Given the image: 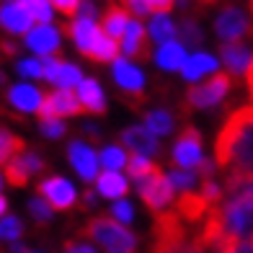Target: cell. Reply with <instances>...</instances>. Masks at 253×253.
<instances>
[{
	"label": "cell",
	"mask_w": 253,
	"mask_h": 253,
	"mask_svg": "<svg viewBox=\"0 0 253 253\" xmlns=\"http://www.w3.org/2000/svg\"><path fill=\"white\" fill-rule=\"evenodd\" d=\"M34 18L29 16V10L21 3H0V29L8 31V34H26L31 31Z\"/></svg>",
	"instance_id": "obj_16"
},
{
	"label": "cell",
	"mask_w": 253,
	"mask_h": 253,
	"mask_svg": "<svg viewBox=\"0 0 253 253\" xmlns=\"http://www.w3.org/2000/svg\"><path fill=\"white\" fill-rule=\"evenodd\" d=\"M147 37H150V42H158L160 47H163V44L176 42L178 26L173 24V18H170L168 13H158V16H153L150 26H147Z\"/></svg>",
	"instance_id": "obj_26"
},
{
	"label": "cell",
	"mask_w": 253,
	"mask_h": 253,
	"mask_svg": "<svg viewBox=\"0 0 253 253\" xmlns=\"http://www.w3.org/2000/svg\"><path fill=\"white\" fill-rule=\"evenodd\" d=\"M96 189L101 197L106 199H124L126 194H129V181H126L122 173H114V170H103V173H98L96 178Z\"/></svg>",
	"instance_id": "obj_23"
},
{
	"label": "cell",
	"mask_w": 253,
	"mask_h": 253,
	"mask_svg": "<svg viewBox=\"0 0 253 253\" xmlns=\"http://www.w3.org/2000/svg\"><path fill=\"white\" fill-rule=\"evenodd\" d=\"M21 158H24V163H26L31 176L34 173H44V170H47V160H44L37 150H24V153H21Z\"/></svg>",
	"instance_id": "obj_40"
},
{
	"label": "cell",
	"mask_w": 253,
	"mask_h": 253,
	"mask_svg": "<svg viewBox=\"0 0 253 253\" xmlns=\"http://www.w3.org/2000/svg\"><path fill=\"white\" fill-rule=\"evenodd\" d=\"M37 194L52 207V210H60V212H70L78 204V191L65 176L42 178L39 186H37Z\"/></svg>",
	"instance_id": "obj_9"
},
{
	"label": "cell",
	"mask_w": 253,
	"mask_h": 253,
	"mask_svg": "<svg viewBox=\"0 0 253 253\" xmlns=\"http://www.w3.org/2000/svg\"><path fill=\"white\" fill-rule=\"evenodd\" d=\"M222 253H253V240L251 243H230Z\"/></svg>",
	"instance_id": "obj_44"
},
{
	"label": "cell",
	"mask_w": 253,
	"mask_h": 253,
	"mask_svg": "<svg viewBox=\"0 0 253 253\" xmlns=\"http://www.w3.org/2000/svg\"><path fill=\"white\" fill-rule=\"evenodd\" d=\"M233 85H235V78L230 73H214L204 80L199 85H191L186 90V96L181 101V111L183 114H191V111H204V109H212L217 103H222L230 93H233Z\"/></svg>",
	"instance_id": "obj_3"
},
{
	"label": "cell",
	"mask_w": 253,
	"mask_h": 253,
	"mask_svg": "<svg viewBox=\"0 0 253 253\" xmlns=\"http://www.w3.org/2000/svg\"><path fill=\"white\" fill-rule=\"evenodd\" d=\"M29 214L34 217V222H37V225H49L52 222V207L44 202L39 194L29 199Z\"/></svg>",
	"instance_id": "obj_36"
},
{
	"label": "cell",
	"mask_w": 253,
	"mask_h": 253,
	"mask_svg": "<svg viewBox=\"0 0 253 253\" xmlns=\"http://www.w3.org/2000/svg\"><path fill=\"white\" fill-rule=\"evenodd\" d=\"M214 163L227 173L253 176V106L227 114L214 137Z\"/></svg>",
	"instance_id": "obj_1"
},
{
	"label": "cell",
	"mask_w": 253,
	"mask_h": 253,
	"mask_svg": "<svg viewBox=\"0 0 253 253\" xmlns=\"http://www.w3.org/2000/svg\"><path fill=\"white\" fill-rule=\"evenodd\" d=\"M5 212H8V199L3 197V194H0V220L5 217Z\"/></svg>",
	"instance_id": "obj_50"
},
{
	"label": "cell",
	"mask_w": 253,
	"mask_h": 253,
	"mask_svg": "<svg viewBox=\"0 0 253 253\" xmlns=\"http://www.w3.org/2000/svg\"><path fill=\"white\" fill-rule=\"evenodd\" d=\"M75 114H83L78 96L73 90H54V93L44 96L39 119H62V117H75Z\"/></svg>",
	"instance_id": "obj_13"
},
{
	"label": "cell",
	"mask_w": 253,
	"mask_h": 253,
	"mask_svg": "<svg viewBox=\"0 0 253 253\" xmlns=\"http://www.w3.org/2000/svg\"><path fill=\"white\" fill-rule=\"evenodd\" d=\"M78 101L83 106V111H90V114H106L109 109L106 93H103V88L96 78H85L78 85Z\"/></svg>",
	"instance_id": "obj_19"
},
{
	"label": "cell",
	"mask_w": 253,
	"mask_h": 253,
	"mask_svg": "<svg viewBox=\"0 0 253 253\" xmlns=\"http://www.w3.org/2000/svg\"><path fill=\"white\" fill-rule=\"evenodd\" d=\"M142 119H145V126L150 129L153 134L163 137V134H170L173 132V114L166 111V109H150V111H142Z\"/></svg>",
	"instance_id": "obj_27"
},
{
	"label": "cell",
	"mask_w": 253,
	"mask_h": 253,
	"mask_svg": "<svg viewBox=\"0 0 253 253\" xmlns=\"http://www.w3.org/2000/svg\"><path fill=\"white\" fill-rule=\"evenodd\" d=\"M98 160L103 163V168H106V170H114V173H117L119 168H124V166H126V155H124V150H122L119 145H109V147H103L101 155H98Z\"/></svg>",
	"instance_id": "obj_33"
},
{
	"label": "cell",
	"mask_w": 253,
	"mask_h": 253,
	"mask_svg": "<svg viewBox=\"0 0 253 253\" xmlns=\"http://www.w3.org/2000/svg\"><path fill=\"white\" fill-rule=\"evenodd\" d=\"M80 132H83L85 137H90L93 142H98V140H101V129H98L96 124H83V129H80Z\"/></svg>",
	"instance_id": "obj_46"
},
{
	"label": "cell",
	"mask_w": 253,
	"mask_h": 253,
	"mask_svg": "<svg viewBox=\"0 0 253 253\" xmlns=\"http://www.w3.org/2000/svg\"><path fill=\"white\" fill-rule=\"evenodd\" d=\"M52 8L60 10V13H65V16H78L80 3H75V0H57V3H52Z\"/></svg>",
	"instance_id": "obj_42"
},
{
	"label": "cell",
	"mask_w": 253,
	"mask_h": 253,
	"mask_svg": "<svg viewBox=\"0 0 253 253\" xmlns=\"http://www.w3.org/2000/svg\"><path fill=\"white\" fill-rule=\"evenodd\" d=\"M67 37H73V42H75V47H78V52L80 54H88V49H90V42H93V34H96V24L93 21H85V18H78L75 16V21L73 24H65V26H60Z\"/></svg>",
	"instance_id": "obj_24"
},
{
	"label": "cell",
	"mask_w": 253,
	"mask_h": 253,
	"mask_svg": "<svg viewBox=\"0 0 253 253\" xmlns=\"http://www.w3.org/2000/svg\"><path fill=\"white\" fill-rule=\"evenodd\" d=\"M119 52H122V49L117 47V42H114L111 37H106V34H103V29H96L85 60H93V62H98V65H114V62L119 60Z\"/></svg>",
	"instance_id": "obj_20"
},
{
	"label": "cell",
	"mask_w": 253,
	"mask_h": 253,
	"mask_svg": "<svg viewBox=\"0 0 253 253\" xmlns=\"http://www.w3.org/2000/svg\"><path fill=\"white\" fill-rule=\"evenodd\" d=\"M83 235L96 240L106 253H137V238L114 217H90L83 225Z\"/></svg>",
	"instance_id": "obj_2"
},
{
	"label": "cell",
	"mask_w": 253,
	"mask_h": 253,
	"mask_svg": "<svg viewBox=\"0 0 253 253\" xmlns=\"http://www.w3.org/2000/svg\"><path fill=\"white\" fill-rule=\"evenodd\" d=\"M155 170H158V166L153 163L150 158L132 155L129 160H126V173H129V176L134 178V183H137V181H142V178H147L150 173H155Z\"/></svg>",
	"instance_id": "obj_31"
},
{
	"label": "cell",
	"mask_w": 253,
	"mask_h": 253,
	"mask_svg": "<svg viewBox=\"0 0 253 253\" xmlns=\"http://www.w3.org/2000/svg\"><path fill=\"white\" fill-rule=\"evenodd\" d=\"M16 73L21 78H26V80H39V78H44L42 60H34V57H29V60H18L16 62Z\"/></svg>",
	"instance_id": "obj_37"
},
{
	"label": "cell",
	"mask_w": 253,
	"mask_h": 253,
	"mask_svg": "<svg viewBox=\"0 0 253 253\" xmlns=\"http://www.w3.org/2000/svg\"><path fill=\"white\" fill-rule=\"evenodd\" d=\"M5 98L8 103L13 106L16 111L21 114H34L42 109V103H44V96H42V90L37 85H29V83H18V85H10L5 90Z\"/></svg>",
	"instance_id": "obj_17"
},
{
	"label": "cell",
	"mask_w": 253,
	"mask_h": 253,
	"mask_svg": "<svg viewBox=\"0 0 253 253\" xmlns=\"http://www.w3.org/2000/svg\"><path fill=\"white\" fill-rule=\"evenodd\" d=\"M90 207H96V191L85 189L83 191V202H80V210H90Z\"/></svg>",
	"instance_id": "obj_45"
},
{
	"label": "cell",
	"mask_w": 253,
	"mask_h": 253,
	"mask_svg": "<svg viewBox=\"0 0 253 253\" xmlns=\"http://www.w3.org/2000/svg\"><path fill=\"white\" fill-rule=\"evenodd\" d=\"M170 160L178 166V170H197L204 160L202 153V134L197 126L186 124L183 129L178 132L176 142H173V150H170Z\"/></svg>",
	"instance_id": "obj_8"
},
{
	"label": "cell",
	"mask_w": 253,
	"mask_h": 253,
	"mask_svg": "<svg viewBox=\"0 0 253 253\" xmlns=\"http://www.w3.org/2000/svg\"><path fill=\"white\" fill-rule=\"evenodd\" d=\"M214 70H217V60H214L210 52H194L189 60H186V65L181 67V75H183V80H186V83L199 85V80H202L207 73L214 75Z\"/></svg>",
	"instance_id": "obj_22"
},
{
	"label": "cell",
	"mask_w": 253,
	"mask_h": 253,
	"mask_svg": "<svg viewBox=\"0 0 253 253\" xmlns=\"http://www.w3.org/2000/svg\"><path fill=\"white\" fill-rule=\"evenodd\" d=\"M24 44L42 57H54L60 54V26H52V24H39L34 26L26 37H24Z\"/></svg>",
	"instance_id": "obj_14"
},
{
	"label": "cell",
	"mask_w": 253,
	"mask_h": 253,
	"mask_svg": "<svg viewBox=\"0 0 253 253\" xmlns=\"http://www.w3.org/2000/svg\"><path fill=\"white\" fill-rule=\"evenodd\" d=\"M26 150V142L5 126H0V166H8L18 153Z\"/></svg>",
	"instance_id": "obj_28"
},
{
	"label": "cell",
	"mask_w": 253,
	"mask_h": 253,
	"mask_svg": "<svg viewBox=\"0 0 253 253\" xmlns=\"http://www.w3.org/2000/svg\"><path fill=\"white\" fill-rule=\"evenodd\" d=\"M5 178H8V183H13V186H26L29 183V178H31V173H29V168H26V163H24V158H21V153L10 160V163L5 166Z\"/></svg>",
	"instance_id": "obj_30"
},
{
	"label": "cell",
	"mask_w": 253,
	"mask_h": 253,
	"mask_svg": "<svg viewBox=\"0 0 253 253\" xmlns=\"http://www.w3.org/2000/svg\"><path fill=\"white\" fill-rule=\"evenodd\" d=\"M222 233L230 243H251L253 240V202H233V204H220Z\"/></svg>",
	"instance_id": "obj_4"
},
{
	"label": "cell",
	"mask_w": 253,
	"mask_h": 253,
	"mask_svg": "<svg viewBox=\"0 0 253 253\" xmlns=\"http://www.w3.org/2000/svg\"><path fill=\"white\" fill-rule=\"evenodd\" d=\"M0 189H3V173H0Z\"/></svg>",
	"instance_id": "obj_52"
},
{
	"label": "cell",
	"mask_w": 253,
	"mask_h": 253,
	"mask_svg": "<svg viewBox=\"0 0 253 253\" xmlns=\"http://www.w3.org/2000/svg\"><path fill=\"white\" fill-rule=\"evenodd\" d=\"M62 253H96V248L83 243V240H67L62 246Z\"/></svg>",
	"instance_id": "obj_41"
},
{
	"label": "cell",
	"mask_w": 253,
	"mask_h": 253,
	"mask_svg": "<svg viewBox=\"0 0 253 253\" xmlns=\"http://www.w3.org/2000/svg\"><path fill=\"white\" fill-rule=\"evenodd\" d=\"M119 142L124 147H129L132 155H142V158H150L158 155L163 147H160V142L155 140V134L147 129V126H140V124H134V126H124V129L119 132Z\"/></svg>",
	"instance_id": "obj_11"
},
{
	"label": "cell",
	"mask_w": 253,
	"mask_h": 253,
	"mask_svg": "<svg viewBox=\"0 0 253 253\" xmlns=\"http://www.w3.org/2000/svg\"><path fill=\"white\" fill-rule=\"evenodd\" d=\"M114 85L119 88L124 103H129L132 109H137L142 114V106H145V75H142V70H137L132 62H126L119 57L114 62Z\"/></svg>",
	"instance_id": "obj_6"
},
{
	"label": "cell",
	"mask_w": 253,
	"mask_h": 253,
	"mask_svg": "<svg viewBox=\"0 0 253 253\" xmlns=\"http://www.w3.org/2000/svg\"><path fill=\"white\" fill-rule=\"evenodd\" d=\"M246 83H248V96H251V101H253V60H251L248 73H246Z\"/></svg>",
	"instance_id": "obj_48"
},
{
	"label": "cell",
	"mask_w": 253,
	"mask_h": 253,
	"mask_svg": "<svg viewBox=\"0 0 253 253\" xmlns=\"http://www.w3.org/2000/svg\"><path fill=\"white\" fill-rule=\"evenodd\" d=\"M39 132L49 140H60V137H65L67 126L62 119H39Z\"/></svg>",
	"instance_id": "obj_38"
},
{
	"label": "cell",
	"mask_w": 253,
	"mask_h": 253,
	"mask_svg": "<svg viewBox=\"0 0 253 253\" xmlns=\"http://www.w3.org/2000/svg\"><path fill=\"white\" fill-rule=\"evenodd\" d=\"M5 83H8V78H5L3 70H0V88H5Z\"/></svg>",
	"instance_id": "obj_51"
},
{
	"label": "cell",
	"mask_w": 253,
	"mask_h": 253,
	"mask_svg": "<svg viewBox=\"0 0 253 253\" xmlns=\"http://www.w3.org/2000/svg\"><path fill=\"white\" fill-rule=\"evenodd\" d=\"M186 49L181 47V42H170V44H163L158 52H155V65L160 67V70H181L183 65H186Z\"/></svg>",
	"instance_id": "obj_25"
},
{
	"label": "cell",
	"mask_w": 253,
	"mask_h": 253,
	"mask_svg": "<svg viewBox=\"0 0 253 253\" xmlns=\"http://www.w3.org/2000/svg\"><path fill=\"white\" fill-rule=\"evenodd\" d=\"M67 160H70V166L75 168V173L83 178L85 183L98 178V155H96V150L88 142L70 140V145H67Z\"/></svg>",
	"instance_id": "obj_10"
},
{
	"label": "cell",
	"mask_w": 253,
	"mask_h": 253,
	"mask_svg": "<svg viewBox=\"0 0 253 253\" xmlns=\"http://www.w3.org/2000/svg\"><path fill=\"white\" fill-rule=\"evenodd\" d=\"M0 54H5V57H16L18 54V47L13 42H0Z\"/></svg>",
	"instance_id": "obj_47"
},
{
	"label": "cell",
	"mask_w": 253,
	"mask_h": 253,
	"mask_svg": "<svg viewBox=\"0 0 253 253\" xmlns=\"http://www.w3.org/2000/svg\"><path fill=\"white\" fill-rule=\"evenodd\" d=\"M212 210H214V207L207 202L199 191H186V194H181L178 202H176V207H173V212H176L189 227L202 225V222L207 220V214H210Z\"/></svg>",
	"instance_id": "obj_15"
},
{
	"label": "cell",
	"mask_w": 253,
	"mask_h": 253,
	"mask_svg": "<svg viewBox=\"0 0 253 253\" xmlns=\"http://www.w3.org/2000/svg\"><path fill=\"white\" fill-rule=\"evenodd\" d=\"M214 34L222 44H243V39H253V21L238 5H225L214 18Z\"/></svg>",
	"instance_id": "obj_5"
},
{
	"label": "cell",
	"mask_w": 253,
	"mask_h": 253,
	"mask_svg": "<svg viewBox=\"0 0 253 253\" xmlns=\"http://www.w3.org/2000/svg\"><path fill=\"white\" fill-rule=\"evenodd\" d=\"M10 253H29V251H26V246L18 240V243H10Z\"/></svg>",
	"instance_id": "obj_49"
},
{
	"label": "cell",
	"mask_w": 253,
	"mask_h": 253,
	"mask_svg": "<svg viewBox=\"0 0 253 253\" xmlns=\"http://www.w3.org/2000/svg\"><path fill=\"white\" fill-rule=\"evenodd\" d=\"M173 183L168 181V173H163V170H155V173H150L147 178L137 181V194L142 197V202L147 204V210L155 212V214H163L168 212V204L173 202Z\"/></svg>",
	"instance_id": "obj_7"
},
{
	"label": "cell",
	"mask_w": 253,
	"mask_h": 253,
	"mask_svg": "<svg viewBox=\"0 0 253 253\" xmlns=\"http://www.w3.org/2000/svg\"><path fill=\"white\" fill-rule=\"evenodd\" d=\"M129 21H132L129 8H126L124 3H111V5H106V10H103L101 29H103V34H106V37H111L114 42H117V39L124 37L126 26H129Z\"/></svg>",
	"instance_id": "obj_18"
},
{
	"label": "cell",
	"mask_w": 253,
	"mask_h": 253,
	"mask_svg": "<svg viewBox=\"0 0 253 253\" xmlns=\"http://www.w3.org/2000/svg\"><path fill=\"white\" fill-rule=\"evenodd\" d=\"M24 5L29 10V16L39 24H52V16H54V8L47 0H24Z\"/></svg>",
	"instance_id": "obj_35"
},
{
	"label": "cell",
	"mask_w": 253,
	"mask_h": 253,
	"mask_svg": "<svg viewBox=\"0 0 253 253\" xmlns=\"http://www.w3.org/2000/svg\"><path fill=\"white\" fill-rule=\"evenodd\" d=\"M111 214H114V220H117L119 225L132 222V220H134V207L126 202V199H119V202L111 204Z\"/></svg>",
	"instance_id": "obj_39"
},
{
	"label": "cell",
	"mask_w": 253,
	"mask_h": 253,
	"mask_svg": "<svg viewBox=\"0 0 253 253\" xmlns=\"http://www.w3.org/2000/svg\"><path fill=\"white\" fill-rule=\"evenodd\" d=\"M168 181L173 183V189H178L181 194H186V191H194V186L199 183V176H197V170H170L168 173Z\"/></svg>",
	"instance_id": "obj_34"
},
{
	"label": "cell",
	"mask_w": 253,
	"mask_h": 253,
	"mask_svg": "<svg viewBox=\"0 0 253 253\" xmlns=\"http://www.w3.org/2000/svg\"><path fill=\"white\" fill-rule=\"evenodd\" d=\"M220 60L225 62V67L230 70V75H240V73H248L253 54L246 44H220Z\"/></svg>",
	"instance_id": "obj_21"
},
{
	"label": "cell",
	"mask_w": 253,
	"mask_h": 253,
	"mask_svg": "<svg viewBox=\"0 0 253 253\" xmlns=\"http://www.w3.org/2000/svg\"><path fill=\"white\" fill-rule=\"evenodd\" d=\"M122 54L132 57V60L147 62L150 60V37H147V26L140 18H132L129 26H126L124 37H122Z\"/></svg>",
	"instance_id": "obj_12"
},
{
	"label": "cell",
	"mask_w": 253,
	"mask_h": 253,
	"mask_svg": "<svg viewBox=\"0 0 253 253\" xmlns=\"http://www.w3.org/2000/svg\"><path fill=\"white\" fill-rule=\"evenodd\" d=\"M248 8H251V13H253V3H251V5H248Z\"/></svg>",
	"instance_id": "obj_53"
},
{
	"label": "cell",
	"mask_w": 253,
	"mask_h": 253,
	"mask_svg": "<svg viewBox=\"0 0 253 253\" xmlns=\"http://www.w3.org/2000/svg\"><path fill=\"white\" fill-rule=\"evenodd\" d=\"M178 37H181V47H202L204 44V34L189 13L178 21Z\"/></svg>",
	"instance_id": "obj_29"
},
{
	"label": "cell",
	"mask_w": 253,
	"mask_h": 253,
	"mask_svg": "<svg viewBox=\"0 0 253 253\" xmlns=\"http://www.w3.org/2000/svg\"><path fill=\"white\" fill-rule=\"evenodd\" d=\"M96 16H98V10H96V5H93V3H80V8H78V18L96 21Z\"/></svg>",
	"instance_id": "obj_43"
},
{
	"label": "cell",
	"mask_w": 253,
	"mask_h": 253,
	"mask_svg": "<svg viewBox=\"0 0 253 253\" xmlns=\"http://www.w3.org/2000/svg\"><path fill=\"white\" fill-rule=\"evenodd\" d=\"M21 235H24V222L16 214H5L0 220V240L3 243H18Z\"/></svg>",
	"instance_id": "obj_32"
}]
</instances>
